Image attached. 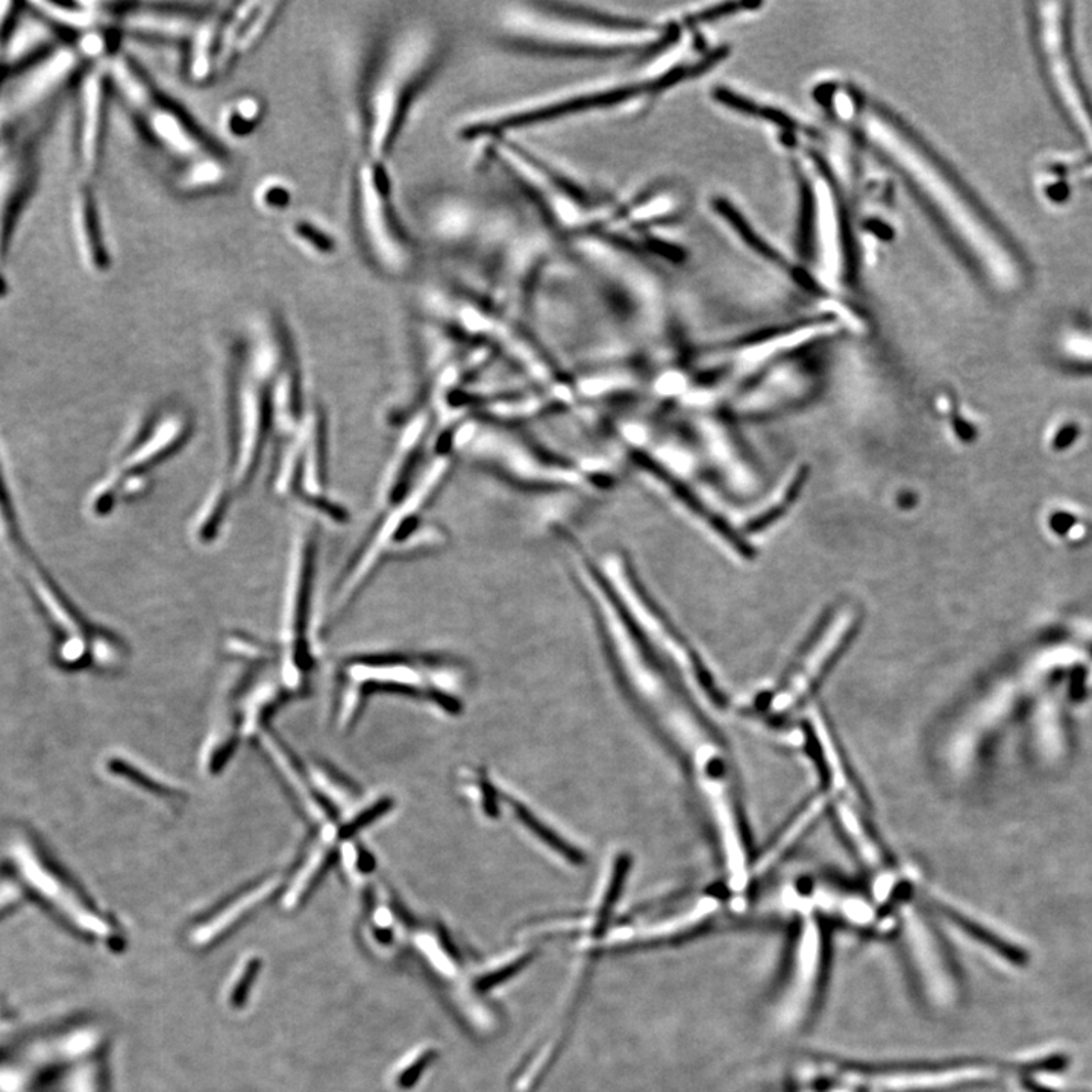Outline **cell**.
<instances>
[{"instance_id": "1", "label": "cell", "mask_w": 1092, "mask_h": 1092, "mask_svg": "<svg viewBox=\"0 0 1092 1092\" xmlns=\"http://www.w3.org/2000/svg\"><path fill=\"white\" fill-rule=\"evenodd\" d=\"M495 28L507 46L562 58L656 55L675 37L666 24L563 2L509 3Z\"/></svg>"}, {"instance_id": "2", "label": "cell", "mask_w": 1092, "mask_h": 1092, "mask_svg": "<svg viewBox=\"0 0 1092 1092\" xmlns=\"http://www.w3.org/2000/svg\"><path fill=\"white\" fill-rule=\"evenodd\" d=\"M443 58L442 36L427 21L402 25L384 40L364 85V156L386 162L411 106L439 72Z\"/></svg>"}, {"instance_id": "3", "label": "cell", "mask_w": 1092, "mask_h": 1092, "mask_svg": "<svg viewBox=\"0 0 1092 1092\" xmlns=\"http://www.w3.org/2000/svg\"><path fill=\"white\" fill-rule=\"evenodd\" d=\"M113 91L150 141L175 166V184L182 193L219 190L231 179V163L194 122L157 88L143 69L124 53L108 59Z\"/></svg>"}, {"instance_id": "4", "label": "cell", "mask_w": 1092, "mask_h": 1092, "mask_svg": "<svg viewBox=\"0 0 1092 1092\" xmlns=\"http://www.w3.org/2000/svg\"><path fill=\"white\" fill-rule=\"evenodd\" d=\"M685 68L650 69L635 77L621 80L597 81L554 91L545 96L534 97L524 102L513 103L503 110L480 116L461 128L463 140L486 141L493 137H506L521 129L540 127L575 116L592 113L616 112L644 105L656 99L660 93L679 84L686 75Z\"/></svg>"}, {"instance_id": "5", "label": "cell", "mask_w": 1092, "mask_h": 1092, "mask_svg": "<svg viewBox=\"0 0 1092 1092\" xmlns=\"http://www.w3.org/2000/svg\"><path fill=\"white\" fill-rule=\"evenodd\" d=\"M487 150L530 198L554 232L574 242L598 234L615 201L600 196L512 137H493Z\"/></svg>"}, {"instance_id": "6", "label": "cell", "mask_w": 1092, "mask_h": 1092, "mask_svg": "<svg viewBox=\"0 0 1092 1092\" xmlns=\"http://www.w3.org/2000/svg\"><path fill=\"white\" fill-rule=\"evenodd\" d=\"M354 213L364 253L381 275L402 279L413 273L417 245L402 223L384 160L364 156L355 169Z\"/></svg>"}, {"instance_id": "7", "label": "cell", "mask_w": 1092, "mask_h": 1092, "mask_svg": "<svg viewBox=\"0 0 1092 1092\" xmlns=\"http://www.w3.org/2000/svg\"><path fill=\"white\" fill-rule=\"evenodd\" d=\"M144 425L94 493L97 515H106L121 499L144 492L149 472L178 452L191 433L190 418L181 408H166Z\"/></svg>"}, {"instance_id": "8", "label": "cell", "mask_w": 1092, "mask_h": 1092, "mask_svg": "<svg viewBox=\"0 0 1092 1092\" xmlns=\"http://www.w3.org/2000/svg\"><path fill=\"white\" fill-rule=\"evenodd\" d=\"M326 421L323 411L311 408L301 427L276 451L272 487L278 495L296 499L336 522L345 519V510L326 498Z\"/></svg>"}, {"instance_id": "9", "label": "cell", "mask_w": 1092, "mask_h": 1092, "mask_svg": "<svg viewBox=\"0 0 1092 1092\" xmlns=\"http://www.w3.org/2000/svg\"><path fill=\"white\" fill-rule=\"evenodd\" d=\"M1037 39L1054 94L1073 127L1092 147V105L1076 65L1065 3L1037 5Z\"/></svg>"}, {"instance_id": "10", "label": "cell", "mask_w": 1092, "mask_h": 1092, "mask_svg": "<svg viewBox=\"0 0 1092 1092\" xmlns=\"http://www.w3.org/2000/svg\"><path fill=\"white\" fill-rule=\"evenodd\" d=\"M827 966L823 933L815 921L805 920L774 996V1018L782 1028L797 1031L811 1021L826 985Z\"/></svg>"}, {"instance_id": "11", "label": "cell", "mask_w": 1092, "mask_h": 1092, "mask_svg": "<svg viewBox=\"0 0 1092 1092\" xmlns=\"http://www.w3.org/2000/svg\"><path fill=\"white\" fill-rule=\"evenodd\" d=\"M39 141L30 140L0 154V296L6 292V266L15 229L39 176Z\"/></svg>"}, {"instance_id": "12", "label": "cell", "mask_w": 1092, "mask_h": 1092, "mask_svg": "<svg viewBox=\"0 0 1092 1092\" xmlns=\"http://www.w3.org/2000/svg\"><path fill=\"white\" fill-rule=\"evenodd\" d=\"M112 91L106 68L97 65L85 71L78 90L75 157L80 181L88 184H93L103 162Z\"/></svg>"}, {"instance_id": "13", "label": "cell", "mask_w": 1092, "mask_h": 1092, "mask_svg": "<svg viewBox=\"0 0 1092 1092\" xmlns=\"http://www.w3.org/2000/svg\"><path fill=\"white\" fill-rule=\"evenodd\" d=\"M15 867L21 879L33 887L40 897L53 906L59 914H64L78 927L91 933L106 934L108 927L88 908L83 897L72 887L58 870L53 868L46 856L27 839L17 840L11 848Z\"/></svg>"}, {"instance_id": "14", "label": "cell", "mask_w": 1092, "mask_h": 1092, "mask_svg": "<svg viewBox=\"0 0 1092 1092\" xmlns=\"http://www.w3.org/2000/svg\"><path fill=\"white\" fill-rule=\"evenodd\" d=\"M278 2H244L217 9V52L220 74L229 71L266 36L281 12Z\"/></svg>"}, {"instance_id": "15", "label": "cell", "mask_w": 1092, "mask_h": 1092, "mask_svg": "<svg viewBox=\"0 0 1092 1092\" xmlns=\"http://www.w3.org/2000/svg\"><path fill=\"white\" fill-rule=\"evenodd\" d=\"M115 12L118 30L144 39L185 42L206 18L207 8L188 5H125Z\"/></svg>"}, {"instance_id": "16", "label": "cell", "mask_w": 1092, "mask_h": 1092, "mask_svg": "<svg viewBox=\"0 0 1092 1092\" xmlns=\"http://www.w3.org/2000/svg\"><path fill=\"white\" fill-rule=\"evenodd\" d=\"M100 219L93 184L78 182L72 203L75 242L84 266L93 273L106 272L110 267V251Z\"/></svg>"}, {"instance_id": "17", "label": "cell", "mask_w": 1092, "mask_h": 1092, "mask_svg": "<svg viewBox=\"0 0 1092 1092\" xmlns=\"http://www.w3.org/2000/svg\"><path fill=\"white\" fill-rule=\"evenodd\" d=\"M848 616H839L836 621L830 625L829 630L824 632L823 638L820 639L814 650L807 654L802 665L799 666L797 672L792 675L791 682L788 683L785 689L774 698L773 709L777 712L788 709V707L794 706L795 701L798 700L801 695L805 694L809 688H811L812 682L820 675L823 671V666L829 662L830 656L835 653L836 648L845 636V630L849 625Z\"/></svg>"}, {"instance_id": "18", "label": "cell", "mask_w": 1092, "mask_h": 1092, "mask_svg": "<svg viewBox=\"0 0 1092 1092\" xmlns=\"http://www.w3.org/2000/svg\"><path fill=\"white\" fill-rule=\"evenodd\" d=\"M275 882L263 883L261 886H258L257 889L251 890L247 896L242 897V900H238V902L232 903V906L226 908L222 914L214 917L209 924L204 925V927H201L200 930L194 933V943L204 946V944H209L211 941L222 936L223 931L232 927L238 918L244 917L250 909H253L258 903L263 902L266 897H269L270 893L273 892V889H275Z\"/></svg>"}, {"instance_id": "19", "label": "cell", "mask_w": 1092, "mask_h": 1092, "mask_svg": "<svg viewBox=\"0 0 1092 1092\" xmlns=\"http://www.w3.org/2000/svg\"><path fill=\"white\" fill-rule=\"evenodd\" d=\"M263 118V105L255 96H242L232 100L223 112V128L232 137H247L257 128Z\"/></svg>"}, {"instance_id": "20", "label": "cell", "mask_w": 1092, "mask_h": 1092, "mask_svg": "<svg viewBox=\"0 0 1092 1092\" xmlns=\"http://www.w3.org/2000/svg\"><path fill=\"white\" fill-rule=\"evenodd\" d=\"M292 237L305 253L317 257H330L337 251L335 238L330 232L310 220H298L291 228Z\"/></svg>"}, {"instance_id": "21", "label": "cell", "mask_w": 1092, "mask_h": 1092, "mask_svg": "<svg viewBox=\"0 0 1092 1092\" xmlns=\"http://www.w3.org/2000/svg\"><path fill=\"white\" fill-rule=\"evenodd\" d=\"M292 203V188L282 181L264 182L258 188L257 204L269 213H281Z\"/></svg>"}, {"instance_id": "22", "label": "cell", "mask_w": 1092, "mask_h": 1092, "mask_svg": "<svg viewBox=\"0 0 1092 1092\" xmlns=\"http://www.w3.org/2000/svg\"><path fill=\"white\" fill-rule=\"evenodd\" d=\"M261 962L258 958H251L250 961L245 962L242 966L241 972L235 977L234 985H232L231 991H229V1005L232 1008H241L247 1002L248 996H250L251 988H253L254 980L257 978L258 972H260Z\"/></svg>"}, {"instance_id": "23", "label": "cell", "mask_w": 1092, "mask_h": 1092, "mask_svg": "<svg viewBox=\"0 0 1092 1092\" xmlns=\"http://www.w3.org/2000/svg\"><path fill=\"white\" fill-rule=\"evenodd\" d=\"M820 809L821 802L815 801L814 804H812L811 807H809L807 811H805L804 814L799 817V820L797 821V823L794 824V826L791 827V830H789V832L786 833L785 836H783V839H780V842L777 843V845L774 846L773 849H771L770 855H768L767 858L761 861V870H765V868L770 867V865L773 864L774 861H776V858H779V856L782 855L783 849H785L786 846H788L789 843H791L792 840L795 839V836H797L798 833L801 832L802 829H804L805 824H809V821L814 820V818L817 817V814L818 812H820Z\"/></svg>"}, {"instance_id": "24", "label": "cell", "mask_w": 1092, "mask_h": 1092, "mask_svg": "<svg viewBox=\"0 0 1092 1092\" xmlns=\"http://www.w3.org/2000/svg\"><path fill=\"white\" fill-rule=\"evenodd\" d=\"M427 1053L420 1054V1057H417V1059H414V1062L408 1063V1065L405 1066L402 1072H399V1075L396 1076V1084H398V1087H411V1085L417 1082L418 1076L421 1075L422 1069H424V1066L427 1065Z\"/></svg>"}, {"instance_id": "25", "label": "cell", "mask_w": 1092, "mask_h": 1092, "mask_svg": "<svg viewBox=\"0 0 1092 1092\" xmlns=\"http://www.w3.org/2000/svg\"><path fill=\"white\" fill-rule=\"evenodd\" d=\"M1021 1085L1028 1092H1057L1044 1087V1085L1038 1084V1082L1032 1081L1028 1076H1022Z\"/></svg>"}, {"instance_id": "26", "label": "cell", "mask_w": 1092, "mask_h": 1092, "mask_svg": "<svg viewBox=\"0 0 1092 1092\" xmlns=\"http://www.w3.org/2000/svg\"><path fill=\"white\" fill-rule=\"evenodd\" d=\"M1075 176L1081 181L1092 182V160L1085 163L1081 168L1076 169Z\"/></svg>"}]
</instances>
